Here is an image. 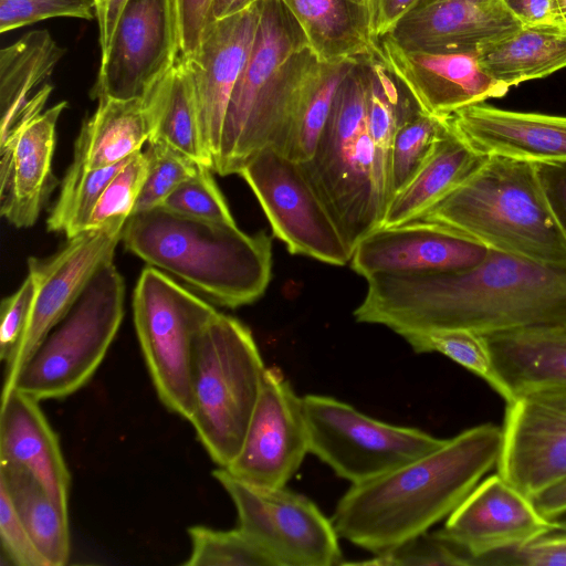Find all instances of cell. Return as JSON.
<instances>
[{"instance_id":"obj_1","label":"cell","mask_w":566,"mask_h":566,"mask_svg":"<svg viewBox=\"0 0 566 566\" xmlns=\"http://www.w3.org/2000/svg\"><path fill=\"white\" fill-rule=\"evenodd\" d=\"M354 316L398 335L464 328L482 335L566 322V265L489 249L454 272L375 274Z\"/></svg>"},{"instance_id":"obj_2","label":"cell","mask_w":566,"mask_h":566,"mask_svg":"<svg viewBox=\"0 0 566 566\" xmlns=\"http://www.w3.org/2000/svg\"><path fill=\"white\" fill-rule=\"evenodd\" d=\"M502 427L482 423L342 496L332 522L338 536L380 555L448 517L497 465Z\"/></svg>"},{"instance_id":"obj_3","label":"cell","mask_w":566,"mask_h":566,"mask_svg":"<svg viewBox=\"0 0 566 566\" xmlns=\"http://www.w3.org/2000/svg\"><path fill=\"white\" fill-rule=\"evenodd\" d=\"M122 241L127 251L231 308L259 300L272 271L271 237L235 223L199 220L161 207L132 214Z\"/></svg>"},{"instance_id":"obj_4","label":"cell","mask_w":566,"mask_h":566,"mask_svg":"<svg viewBox=\"0 0 566 566\" xmlns=\"http://www.w3.org/2000/svg\"><path fill=\"white\" fill-rule=\"evenodd\" d=\"M417 220L447 226L492 250L566 265V235L531 161L488 156Z\"/></svg>"},{"instance_id":"obj_5","label":"cell","mask_w":566,"mask_h":566,"mask_svg":"<svg viewBox=\"0 0 566 566\" xmlns=\"http://www.w3.org/2000/svg\"><path fill=\"white\" fill-rule=\"evenodd\" d=\"M369 55L340 82L313 157L300 164L353 251L384 218L368 122Z\"/></svg>"},{"instance_id":"obj_6","label":"cell","mask_w":566,"mask_h":566,"mask_svg":"<svg viewBox=\"0 0 566 566\" xmlns=\"http://www.w3.org/2000/svg\"><path fill=\"white\" fill-rule=\"evenodd\" d=\"M265 368L251 331L232 316L218 312L196 342L189 421L220 468L242 446Z\"/></svg>"},{"instance_id":"obj_7","label":"cell","mask_w":566,"mask_h":566,"mask_svg":"<svg viewBox=\"0 0 566 566\" xmlns=\"http://www.w3.org/2000/svg\"><path fill=\"white\" fill-rule=\"evenodd\" d=\"M124 300L123 276L108 261L3 389L13 387L38 400L77 391L105 358L124 317Z\"/></svg>"},{"instance_id":"obj_8","label":"cell","mask_w":566,"mask_h":566,"mask_svg":"<svg viewBox=\"0 0 566 566\" xmlns=\"http://www.w3.org/2000/svg\"><path fill=\"white\" fill-rule=\"evenodd\" d=\"M308 46L300 23L282 0H262L254 42L227 109L213 171L238 174L245 161L274 147V103L290 59Z\"/></svg>"},{"instance_id":"obj_9","label":"cell","mask_w":566,"mask_h":566,"mask_svg":"<svg viewBox=\"0 0 566 566\" xmlns=\"http://www.w3.org/2000/svg\"><path fill=\"white\" fill-rule=\"evenodd\" d=\"M137 338L161 402L189 420L196 342L218 311L164 272L145 268L133 296Z\"/></svg>"},{"instance_id":"obj_10","label":"cell","mask_w":566,"mask_h":566,"mask_svg":"<svg viewBox=\"0 0 566 566\" xmlns=\"http://www.w3.org/2000/svg\"><path fill=\"white\" fill-rule=\"evenodd\" d=\"M303 408L310 452L352 485L377 479L443 444L422 430L394 426L323 395H306Z\"/></svg>"},{"instance_id":"obj_11","label":"cell","mask_w":566,"mask_h":566,"mask_svg":"<svg viewBox=\"0 0 566 566\" xmlns=\"http://www.w3.org/2000/svg\"><path fill=\"white\" fill-rule=\"evenodd\" d=\"M255 195L273 235L291 254L345 265L352 250L302 166L274 147L255 153L240 168Z\"/></svg>"},{"instance_id":"obj_12","label":"cell","mask_w":566,"mask_h":566,"mask_svg":"<svg viewBox=\"0 0 566 566\" xmlns=\"http://www.w3.org/2000/svg\"><path fill=\"white\" fill-rule=\"evenodd\" d=\"M214 479L231 497L239 524L275 566H332L342 552L334 524L307 497L282 488L241 481L226 469Z\"/></svg>"},{"instance_id":"obj_13","label":"cell","mask_w":566,"mask_h":566,"mask_svg":"<svg viewBox=\"0 0 566 566\" xmlns=\"http://www.w3.org/2000/svg\"><path fill=\"white\" fill-rule=\"evenodd\" d=\"M179 57L174 0H128L91 97H144Z\"/></svg>"},{"instance_id":"obj_14","label":"cell","mask_w":566,"mask_h":566,"mask_svg":"<svg viewBox=\"0 0 566 566\" xmlns=\"http://www.w3.org/2000/svg\"><path fill=\"white\" fill-rule=\"evenodd\" d=\"M124 226L88 229L72 238L54 254L29 258L28 272L35 294L27 328L6 363L4 381L29 359L45 336L74 306L96 271L114 259Z\"/></svg>"},{"instance_id":"obj_15","label":"cell","mask_w":566,"mask_h":566,"mask_svg":"<svg viewBox=\"0 0 566 566\" xmlns=\"http://www.w3.org/2000/svg\"><path fill=\"white\" fill-rule=\"evenodd\" d=\"M308 452L303 399L279 368H265L242 446L223 469L253 485L282 488Z\"/></svg>"},{"instance_id":"obj_16","label":"cell","mask_w":566,"mask_h":566,"mask_svg":"<svg viewBox=\"0 0 566 566\" xmlns=\"http://www.w3.org/2000/svg\"><path fill=\"white\" fill-rule=\"evenodd\" d=\"M497 472L533 497L566 479V388H545L506 402Z\"/></svg>"},{"instance_id":"obj_17","label":"cell","mask_w":566,"mask_h":566,"mask_svg":"<svg viewBox=\"0 0 566 566\" xmlns=\"http://www.w3.org/2000/svg\"><path fill=\"white\" fill-rule=\"evenodd\" d=\"M53 87L44 84L0 139V212L15 228L32 227L57 185L52 170L60 102L42 112Z\"/></svg>"},{"instance_id":"obj_18","label":"cell","mask_w":566,"mask_h":566,"mask_svg":"<svg viewBox=\"0 0 566 566\" xmlns=\"http://www.w3.org/2000/svg\"><path fill=\"white\" fill-rule=\"evenodd\" d=\"M562 530L538 512L532 499L499 472L479 482L440 530L482 565L494 553L523 546Z\"/></svg>"},{"instance_id":"obj_19","label":"cell","mask_w":566,"mask_h":566,"mask_svg":"<svg viewBox=\"0 0 566 566\" xmlns=\"http://www.w3.org/2000/svg\"><path fill=\"white\" fill-rule=\"evenodd\" d=\"M261 1L206 27L195 53L180 56L188 70L201 137L214 164L229 102L251 52Z\"/></svg>"},{"instance_id":"obj_20","label":"cell","mask_w":566,"mask_h":566,"mask_svg":"<svg viewBox=\"0 0 566 566\" xmlns=\"http://www.w3.org/2000/svg\"><path fill=\"white\" fill-rule=\"evenodd\" d=\"M376 44L379 59L428 114L447 117L509 91L483 67L476 52L408 50L387 35Z\"/></svg>"},{"instance_id":"obj_21","label":"cell","mask_w":566,"mask_h":566,"mask_svg":"<svg viewBox=\"0 0 566 566\" xmlns=\"http://www.w3.org/2000/svg\"><path fill=\"white\" fill-rule=\"evenodd\" d=\"M489 248L447 226L413 220L380 227L355 247L350 266L365 279L375 274L462 271L478 265Z\"/></svg>"},{"instance_id":"obj_22","label":"cell","mask_w":566,"mask_h":566,"mask_svg":"<svg viewBox=\"0 0 566 566\" xmlns=\"http://www.w3.org/2000/svg\"><path fill=\"white\" fill-rule=\"evenodd\" d=\"M522 27L505 0H420L386 35L408 50L478 52Z\"/></svg>"},{"instance_id":"obj_23","label":"cell","mask_w":566,"mask_h":566,"mask_svg":"<svg viewBox=\"0 0 566 566\" xmlns=\"http://www.w3.org/2000/svg\"><path fill=\"white\" fill-rule=\"evenodd\" d=\"M475 150L531 163L566 160V116L515 112L484 103L450 115Z\"/></svg>"},{"instance_id":"obj_24","label":"cell","mask_w":566,"mask_h":566,"mask_svg":"<svg viewBox=\"0 0 566 566\" xmlns=\"http://www.w3.org/2000/svg\"><path fill=\"white\" fill-rule=\"evenodd\" d=\"M506 401L522 394L566 388V322L484 335Z\"/></svg>"},{"instance_id":"obj_25","label":"cell","mask_w":566,"mask_h":566,"mask_svg":"<svg viewBox=\"0 0 566 566\" xmlns=\"http://www.w3.org/2000/svg\"><path fill=\"white\" fill-rule=\"evenodd\" d=\"M39 401L13 387L2 390L0 462L29 470L60 505L67 507L71 474Z\"/></svg>"},{"instance_id":"obj_26","label":"cell","mask_w":566,"mask_h":566,"mask_svg":"<svg viewBox=\"0 0 566 566\" xmlns=\"http://www.w3.org/2000/svg\"><path fill=\"white\" fill-rule=\"evenodd\" d=\"M300 23L319 62L373 54L370 0H282Z\"/></svg>"},{"instance_id":"obj_27","label":"cell","mask_w":566,"mask_h":566,"mask_svg":"<svg viewBox=\"0 0 566 566\" xmlns=\"http://www.w3.org/2000/svg\"><path fill=\"white\" fill-rule=\"evenodd\" d=\"M486 157L461 137L450 120V128L437 142L418 172L391 198L380 227L419 219L471 175Z\"/></svg>"},{"instance_id":"obj_28","label":"cell","mask_w":566,"mask_h":566,"mask_svg":"<svg viewBox=\"0 0 566 566\" xmlns=\"http://www.w3.org/2000/svg\"><path fill=\"white\" fill-rule=\"evenodd\" d=\"M97 102L74 144L72 164L88 170L116 165L142 151L151 130L145 97H103Z\"/></svg>"},{"instance_id":"obj_29","label":"cell","mask_w":566,"mask_h":566,"mask_svg":"<svg viewBox=\"0 0 566 566\" xmlns=\"http://www.w3.org/2000/svg\"><path fill=\"white\" fill-rule=\"evenodd\" d=\"M144 97L151 129L148 142H161L213 170L200 133L190 76L180 56Z\"/></svg>"},{"instance_id":"obj_30","label":"cell","mask_w":566,"mask_h":566,"mask_svg":"<svg viewBox=\"0 0 566 566\" xmlns=\"http://www.w3.org/2000/svg\"><path fill=\"white\" fill-rule=\"evenodd\" d=\"M476 54L491 76L510 88L566 67V27H522Z\"/></svg>"},{"instance_id":"obj_31","label":"cell","mask_w":566,"mask_h":566,"mask_svg":"<svg viewBox=\"0 0 566 566\" xmlns=\"http://www.w3.org/2000/svg\"><path fill=\"white\" fill-rule=\"evenodd\" d=\"M0 485L50 566L65 565L71 543L67 507L60 505L25 468L0 462Z\"/></svg>"},{"instance_id":"obj_32","label":"cell","mask_w":566,"mask_h":566,"mask_svg":"<svg viewBox=\"0 0 566 566\" xmlns=\"http://www.w3.org/2000/svg\"><path fill=\"white\" fill-rule=\"evenodd\" d=\"M422 109L376 51L369 55L368 122L375 149L376 182L385 211L391 200V154L398 129Z\"/></svg>"},{"instance_id":"obj_33","label":"cell","mask_w":566,"mask_h":566,"mask_svg":"<svg viewBox=\"0 0 566 566\" xmlns=\"http://www.w3.org/2000/svg\"><path fill=\"white\" fill-rule=\"evenodd\" d=\"M48 30H31L0 51V109L3 138L23 112L32 91L44 83L64 56Z\"/></svg>"},{"instance_id":"obj_34","label":"cell","mask_w":566,"mask_h":566,"mask_svg":"<svg viewBox=\"0 0 566 566\" xmlns=\"http://www.w3.org/2000/svg\"><path fill=\"white\" fill-rule=\"evenodd\" d=\"M356 60L324 63L313 57L292 103L281 151L284 156L300 164L313 157L337 88Z\"/></svg>"},{"instance_id":"obj_35","label":"cell","mask_w":566,"mask_h":566,"mask_svg":"<svg viewBox=\"0 0 566 566\" xmlns=\"http://www.w3.org/2000/svg\"><path fill=\"white\" fill-rule=\"evenodd\" d=\"M129 158L95 170L71 164L62 179L57 199L49 213L48 230L64 233L67 239L87 230L102 192Z\"/></svg>"},{"instance_id":"obj_36","label":"cell","mask_w":566,"mask_h":566,"mask_svg":"<svg viewBox=\"0 0 566 566\" xmlns=\"http://www.w3.org/2000/svg\"><path fill=\"white\" fill-rule=\"evenodd\" d=\"M419 354L439 353L483 379L499 392L485 336L464 328H439L408 332L400 335Z\"/></svg>"},{"instance_id":"obj_37","label":"cell","mask_w":566,"mask_h":566,"mask_svg":"<svg viewBox=\"0 0 566 566\" xmlns=\"http://www.w3.org/2000/svg\"><path fill=\"white\" fill-rule=\"evenodd\" d=\"M191 551L187 566H275L273 559L239 526L230 531L203 525L188 530Z\"/></svg>"},{"instance_id":"obj_38","label":"cell","mask_w":566,"mask_h":566,"mask_svg":"<svg viewBox=\"0 0 566 566\" xmlns=\"http://www.w3.org/2000/svg\"><path fill=\"white\" fill-rule=\"evenodd\" d=\"M449 128L450 116L421 111L398 129L391 154L392 197L413 178Z\"/></svg>"},{"instance_id":"obj_39","label":"cell","mask_w":566,"mask_h":566,"mask_svg":"<svg viewBox=\"0 0 566 566\" xmlns=\"http://www.w3.org/2000/svg\"><path fill=\"white\" fill-rule=\"evenodd\" d=\"M144 153L148 170L133 214L161 207L166 198L202 166L161 142H148Z\"/></svg>"},{"instance_id":"obj_40","label":"cell","mask_w":566,"mask_h":566,"mask_svg":"<svg viewBox=\"0 0 566 566\" xmlns=\"http://www.w3.org/2000/svg\"><path fill=\"white\" fill-rule=\"evenodd\" d=\"M147 170L146 154L138 151L133 155L102 192L91 216L88 229L124 226L134 212Z\"/></svg>"},{"instance_id":"obj_41","label":"cell","mask_w":566,"mask_h":566,"mask_svg":"<svg viewBox=\"0 0 566 566\" xmlns=\"http://www.w3.org/2000/svg\"><path fill=\"white\" fill-rule=\"evenodd\" d=\"M211 171V168L200 166L166 198L161 208L193 219L235 223Z\"/></svg>"},{"instance_id":"obj_42","label":"cell","mask_w":566,"mask_h":566,"mask_svg":"<svg viewBox=\"0 0 566 566\" xmlns=\"http://www.w3.org/2000/svg\"><path fill=\"white\" fill-rule=\"evenodd\" d=\"M368 565H475L474 558L440 530L422 533L398 547L376 555Z\"/></svg>"},{"instance_id":"obj_43","label":"cell","mask_w":566,"mask_h":566,"mask_svg":"<svg viewBox=\"0 0 566 566\" xmlns=\"http://www.w3.org/2000/svg\"><path fill=\"white\" fill-rule=\"evenodd\" d=\"M96 0H0L1 33L51 18L92 20Z\"/></svg>"},{"instance_id":"obj_44","label":"cell","mask_w":566,"mask_h":566,"mask_svg":"<svg viewBox=\"0 0 566 566\" xmlns=\"http://www.w3.org/2000/svg\"><path fill=\"white\" fill-rule=\"evenodd\" d=\"M0 538L2 553L15 566H50L0 485Z\"/></svg>"},{"instance_id":"obj_45","label":"cell","mask_w":566,"mask_h":566,"mask_svg":"<svg viewBox=\"0 0 566 566\" xmlns=\"http://www.w3.org/2000/svg\"><path fill=\"white\" fill-rule=\"evenodd\" d=\"M482 565L566 566V530H555L517 548L489 555Z\"/></svg>"},{"instance_id":"obj_46","label":"cell","mask_w":566,"mask_h":566,"mask_svg":"<svg viewBox=\"0 0 566 566\" xmlns=\"http://www.w3.org/2000/svg\"><path fill=\"white\" fill-rule=\"evenodd\" d=\"M35 281L31 273L19 289L1 302L0 357L6 363L12 357L30 318Z\"/></svg>"},{"instance_id":"obj_47","label":"cell","mask_w":566,"mask_h":566,"mask_svg":"<svg viewBox=\"0 0 566 566\" xmlns=\"http://www.w3.org/2000/svg\"><path fill=\"white\" fill-rule=\"evenodd\" d=\"M210 1L174 0L179 56H189L198 49L208 24Z\"/></svg>"},{"instance_id":"obj_48","label":"cell","mask_w":566,"mask_h":566,"mask_svg":"<svg viewBox=\"0 0 566 566\" xmlns=\"http://www.w3.org/2000/svg\"><path fill=\"white\" fill-rule=\"evenodd\" d=\"M534 164L548 207L566 235V160Z\"/></svg>"},{"instance_id":"obj_49","label":"cell","mask_w":566,"mask_h":566,"mask_svg":"<svg viewBox=\"0 0 566 566\" xmlns=\"http://www.w3.org/2000/svg\"><path fill=\"white\" fill-rule=\"evenodd\" d=\"M511 12L523 27H566L557 0H505Z\"/></svg>"},{"instance_id":"obj_50","label":"cell","mask_w":566,"mask_h":566,"mask_svg":"<svg viewBox=\"0 0 566 566\" xmlns=\"http://www.w3.org/2000/svg\"><path fill=\"white\" fill-rule=\"evenodd\" d=\"M420 0H370L371 33L374 39L389 33L399 20Z\"/></svg>"},{"instance_id":"obj_51","label":"cell","mask_w":566,"mask_h":566,"mask_svg":"<svg viewBox=\"0 0 566 566\" xmlns=\"http://www.w3.org/2000/svg\"><path fill=\"white\" fill-rule=\"evenodd\" d=\"M128 0H101L96 3L95 14L98 22L101 57L109 48L118 18Z\"/></svg>"},{"instance_id":"obj_52","label":"cell","mask_w":566,"mask_h":566,"mask_svg":"<svg viewBox=\"0 0 566 566\" xmlns=\"http://www.w3.org/2000/svg\"><path fill=\"white\" fill-rule=\"evenodd\" d=\"M541 514L553 520L566 512V479L531 497Z\"/></svg>"},{"instance_id":"obj_53","label":"cell","mask_w":566,"mask_h":566,"mask_svg":"<svg viewBox=\"0 0 566 566\" xmlns=\"http://www.w3.org/2000/svg\"><path fill=\"white\" fill-rule=\"evenodd\" d=\"M260 1L262 0H211L208 23L240 13Z\"/></svg>"},{"instance_id":"obj_54","label":"cell","mask_w":566,"mask_h":566,"mask_svg":"<svg viewBox=\"0 0 566 566\" xmlns=\"http://www.w3.org/2000/svg\"><path fill=\"white\" fill-rule=\"evenodd\" d=\"M559 13L564 24L566 25V0H557Z\"/></svg>"},{"instance_id":"obj_55","label":"cell","mask_w":566,"mask_h":566,"mask_svg":"<svg viewBox=\"0 0 566 566\" xmlns=\"http://www.w3.org/2000/svg\"><path fill=\"white\" fill-rule=\"evenodd\" d=\"M553 521L557 522L562 530H566V512L556 516Z\"/></svg>"},{"instance_id":"obj_56","label":"cell","mask_w":566,"mask_h":566,"mask_svg":"<svg viewBox=\"0 0 566 566\" xmlns=\"http://www.w3.org/2000/svg\"><path fill=\"white\" fill-rule=\"evenodd\" d=\"M101 0H96V3L99 2Z\"/></svg>"}]
</instances>
